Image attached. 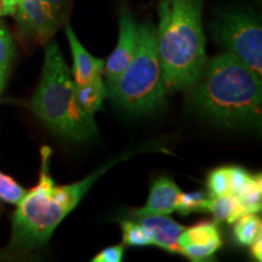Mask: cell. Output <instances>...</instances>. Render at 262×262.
Returning <instances> with one entry per match:
<instances>
[{
    "instance_id": "16",
    "label": "cell",
    "mask_w": 262,
    "mask_h": 262,
    "mask_svg": "<svg viewBox=\"0 0 262 262\" xmlns=\"http://www.w3.org/2000/svg\"><path fill=\"white\" fill-rule=\"evenodd\" d=\"M243 206L245 214H256L262 206V180L261 175H253L251 181L239 194L235 195Z\"/></svg>"
},
{
    "instance_id": "11",
    "label": "cell",
    "mask_w": 262,
    "mask_h": 262,
    "mask_svg": "<svg viewBox=\"0 0 262 262\" xmlns=\"http://www.w3.org/2000/svg\"><path fill=\"white\" fill-rule=\"evenodd\" d=\"M181 189L172 180L159 178L153 182L145 206L137 209L134 215L137 219L148 215H170L176 211V204Z\"/></svg>"
},
{
    "instance_id": "4",
    "label": "cell",
    "mask_w": 262,
    "mask_h": 262,
    "mask_svg": "<svg viewBox=\"0 0 262 262\" xmlns=\"http://www.w3.org/2000/svg\"><path fill=\"white\" fill-rule=\"evenodd\" d=\"M32 110L52 133L73 141H86L97 134L94 116L78 103L75 81L56 42L45 49L44 67Z\"/></svg>"
},
{
    "instance_id": "9",
    "label": "cell",
    "mask_w": 262,
    "mask_h": 262,
    "mask_svg": "<svg viewBox=\"0 0 262 262\" xmlns=\"http://www.w3.org/2000/svg\"><path fill=\"white\" fill-rule=\"evenodd\" d=\"M222 245L216 222L202 221L185 228L179 237L181 255L192 261H204L211 257Z\"/></svg>"
},
{
    "instance_id": "8",
    "label": "cell",
    "mask_w": 262,
    "mask_h": 262,
    "mask_svg": "<svg viewBox=\"0 0 262 262\" xmlns=\"http://www.w3.org/2000/svg\"><path fill=\"white\" fill-rule=\"evenodd\" d=\"M139 40V25L129 11H123L119 18V37L108 60L104 62L103 74L107 89L116 83L126 66L133 60Z\"/></svg>"
},
{
    "instance_id": "22",
    "label": "cell",
    "mask_w": 262,
    "mask_h": 262,
    "mask_svg": "<svg viewBox=\"0 0 262 262\" xmlns=\"http://www.w3.org/2000/svg\"><path fill=\"white\" fill-rule=\"evenodd\" d=\"M227 171L229 179V191L233 195L239 194L253 179L251 173H249L243 168H239V166H227Z\"/></svg>"
},
{
    "instance_id": "18",
    "label": "cell",
    "mask_w": 262,
    "mask_h": 262,
    "mask_svg": "<svg viewBox=\"0 0 262 262\" xmlns=\"http://www.w3.org/2000/svg\"><path fill=\"white\" fill-rule=\"evenodd\" d=\"M211 196L205 195L203 192L180 193L176 211L182 215H189L193 212H209Z\"/></svg>"
},
{
    "instance_id": "25",
    "label": "cell",
    "mask_w": 262,
    "mask_h": 262,
    "mask_svg": "<svg viewBox=\"0 0 262 262\" xmlns=\"http://www.w3.org/2000/svg\"><path fill=\"white\" fill-rule=\"evenodd\" d=\"M18 0H0V16L14 15Z\"/></svg>"
},
{
    "instance_id": "12",
    "label": "cell",
    "mask_w": 262,
    "mask_h": 262,
    "mask_svg": "<svg viewBox=\"0 0 262 262\" xmlns=\"http://www.w3.org/2000/svg\"><path fill=\"white\" fill-rule=\"evenodd\" d=\"M66 37L70 44L72 56H73V75L77 84L85 83L94 78L100 77L103 73L104 61L93 56L83 47V44L77 38L75 33L70 25L66 26Z\"/></svg>"
},
{
    "instance_id": "2",
    "label": "cell",
    "mask_w": 262,
    "mask_h": 262,
    "mask_svg": "<svg viewBox=\"0 0 262 262\" xmlns=\"http://www.w3.org/2000/svg\"><path fill=\"white\" fill-rule=\"evenodd\" d=\"M50 159L51 149L42 147L38 185L26 192L12 219L10 241L12 251L25 253L47 244L57 226L79 204L95 181L120 160V158L113 159L80 181L57 186L49 172Z\"/></svg>"
},
{
    "instance_id": "15",
    "label": "cell",
    "mask_w": 262,
    "mask_h": 262,
    "mask_svg": "<svg viewBox=\"0 0 262 262\" xmlns=\"http://www.w3.org/2000/svg\"><path fill=\"white\" fill-rule=\"evenodd\" d=\"M234 222V239L242 247H250L257 238L261 237L262 222L256 214H245Z\"/></svg>"
},
{
    "instance_id": "1",
    "label": "cell",
    "mask_w": 262,
    "mask_h": 262,
    "mask_svg": "<svg viewBox=\"0 0 262 262\" xmlns=\"http://www.w3.org/2000/svg\"><path fill=\"white\" fill-rule=\"evenodd\" d=\"M188 91L193 106L215 122L229 126L261 122V77L229 52L206 60Z\"/></svg>"
},
{
    "instance_id": "14",
    "label": "cell",
    "mask_w": 262,
    "mask_h": 262,
    "mask_svg": "<svg viewBox=\"0 0 262 262\" xmlns=\"http://www.w3.org/2000/svg\"><path fill=\"white\" fill-rule=\"evenodd\" d=\"M209 212L214 215L216 221H225L227 224H234L241 216L245 215L241 202L233 194L211 196Z\"/></svg>"
},
{
    "instance_id": "3",
    "label": "cell",
    "mask_w": 262,
    "mask_h": 262,
    "mask_svg": "<svg viewBox=\"0 0 262 262\" xmlns=\"http://www.w3.org/2000/svg\"><path fill=\"white\" fill-rule=\"evenodd\" d=\"M202 0H160L157 50L166 93L188 91L208 60Z\"/></svg>"
},
{
    "instance_id": "24",
    "label": "cell",
    "mask_w": 262,
    "mask_h": 262,
    "mask_svg": "<svg viewBox=\"0 0 262 262\" xmlns=\"http://www.w3.org/2000/svg\"><path fill=\"white\" fill-rule=\"evenodd\" d=\"M124 258V245L118 244L100 251L93 258V262H120Z\"/></svg>"
},
{
    "instance_id": "27",
    "label": "cell",
    "mask_w": 262,
    "mask_h": 262,
    "mask_svg": "<svg viewBox=\"0 0 262 262\" xmlns=\"http://www.w3.org/2000/svg\"><path fill=\"white\" fill-rule=\"evenodd\" d=\"M18 2H19V0H18Z\"/></svg>"
},
{
    "instance_id": "6",
    "label": "cell",
    "mask_w": 262,
    "mask_h": 262,
    "mask_svg": "<svg viewBox=\"0 0 262 262\" xmlns=\"http://www.w3.org/2000/svg\"><path fill=\"white\" fill-rule=\"evenodd\" d=\"M214 35L227 52L261 77L262 28L256 15L248 10H226L215 21Z\"/></svg>"
},
{
    "instance_id": "23",
    "label": "cell",
    "mask_w": 262,
    "mask_h": 262,
    "mask_svg": "<svg viewBox=\"0 0 262 262\" xmlns=\"http://www.w3.org/2000/svg\"><path fill=\"white\" fill-rule=\"evenodd\" d=\"M40 2L48 9V11L54 16V18L56 19L58 24L62 25L64 17L70 11L73 0H40Z\"/></svg>"
},
{
    "instance_id": "10",
    "label": "cell",
    "mask_w": 262,
    "mask_h": 262,
    "mask_svg": "<svg viewBox=\"0 0 262 262\" xmlns=\"http://www.w3.org/2000/svg\"><path fill=\"white\" fill-rule=\"evenodd\" d=\"M140 224L148 233L152 245L171 254H181L179 237L186 227L172 220L168 215H148L140 217Z\"/></svg>"
},
{
    "instance_id": "20",
    "label": "cell",
    "mask_w": 262,
    "mask_h": 262,
    "mask_svg": "<svg viewBox=\"0 0 262 262\" xmlns=\"http://www.w3.org/2000/svg\"><path fill=\"white\" fill-rule=\"evenodd\" d=\"M26 189L19 186L14 179L0 172V199L10 204L17 205L26 194Z\"/></svg>"
},
{
    "instance_id": "19",
    "label": "cell",
    "mask_w": 262,
    "mask_h": 262,
    "mask_svg": "<svg viewBox=\"0 0 262 262\" xmlns=\"http://www.w3.org/2000/svg\"><path fill=\"white\" fill-rule=\"evenodd\" d=\"M120 226L123 229V241L125 245L135 248L152 245L148 233L140 222L125 220L120 222Z\"/></svg>"
},
{
    "instance_id": "26",
    "label": "cell",
    "mask_w": 262,
    "mask_h": 262,
    "mask_svg": "<svg viewBox=\"0 0 262 262\" xmlns=\"http://www.w3.org/2000/svg\"><path fill=\"white\" fill-rule=\"evenodd\" d=\"M250 253L253 255L255 260L261 261L262 260V239L261 237L257 238L253 244L250 245Z\"/></svg>"
},
{
    "instance_id": "7",
    "label": "cell",
    "mask_w": 262,
    "mask_h": 262,
    "mask_svg": "<svg viewBox=\"0 0 262 262\" xmlns=\"http://www.w3.org/2000/svg\"><path fill=\"white\" fill-rule=\"evenodd\" d=\"M19 37L35 42H45L60 28L40 0H19L15 10Z\"/></svg>"
},
{
    "instance_id": "17",
    "label": "cell",
    "mask_w": 262,
    "mask_h": 262,
    "mask_svg": "<svg viewBox=\"0 0 262 262\" xmlns=\"http://www.w3.org/2000/svg\"><path fill=\"white\" fill-rule=\"evenodd\" d=\"M14 57V42L8 28L0 21V93L4 89Z\"/></svg>"
},
{
    "instance_id": "5",
    "label": "cell",
    "mask_w": 262,
    "mask_h": 262,
    "mask_svg": "<svg viewBox=\"0 0 262 262\" xmlns=\"http://www.w3.org/2000/svg\"><path fill=\"white\" fill-rule=\"evenodd\" d=\"M168 94L157 50L156 27L146 21L139 25V40L133 60L107 89V96L130 113H149L160 107Z\"/></svg>"
},
{
    "instance_id": "13",
    "label": "cell",
    "mask_w": 262,
    "mask_h": 262,
    "mask_svg": "<svg viewBox=\"0 0 262 262\" xmlns=\"http://www.w3.org/2000/svg\"><path fill=\"white\" fill-rule=\"evenodd\" d=\"M75 95L78 103L84 112L94 116L102 108L103 101L107 96V86L102 79V75L81 84L75 83Z\"/></svg>"
},
{
    "instance_id": "21",
    "label": "cell",
    "mask_w": 262,
    "mask_h": 262,
    "mask_svg": "<svg viewBox=\"0 0 262 262\" xmlns=\"http://www.w3.org/2000/svg\"><path fill=\"white\" fill-rule=\"evenodd\" d=\"M208 188L210 196H221L231 194L229 191V179L227 168H219L212 170L208 178Z\"/></svg>"
}]
</instances>
